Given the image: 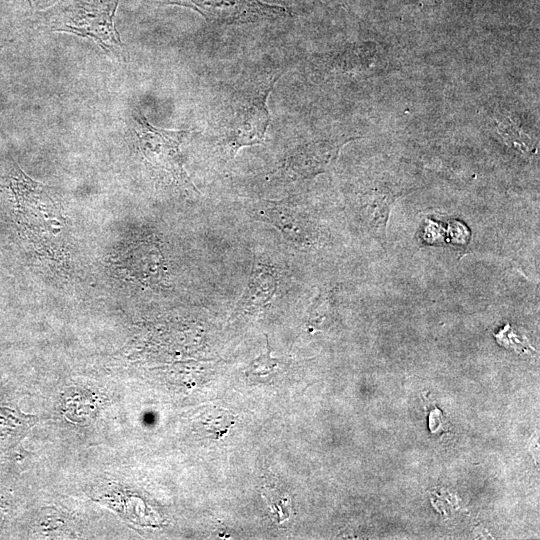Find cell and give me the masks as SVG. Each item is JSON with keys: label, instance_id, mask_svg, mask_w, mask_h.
Instances as JSON below:
<instances>
[{"label": "cell", "instance_id": "obj_6", "mask_svg": "<svg viewBox=\"0 0 540 540\" xmlns=\"http://www.w3.org/2000/svg\"><path fill=\"white\" fill-rule=\"evenodd\" d=\"M349 141L342 137L311 140L292 148L283 165L293 180L310 179L333 167L342 146Z\"/></svg>", "mask_w": 540, "mask_h": 540}, {"label": "cell", "instance_id": "obj_11", "mask_svg": "<svg viewBox=\"0 0 540 540\" xmlns=\"http://www.w3.org/2000/svg\"><path fill=\"white\" fill-rule=\"evenodd\" d=\"M429 428L436 433L442 428V413L439 409H434L429 415Z\"/></svg>", "mask_w": 540, "mask_h": 540}, {"label": "cell", "instance_id": "obj_9", "mask_svg": "<svg viewBox=\"0 0 540 540\" xmlns=\"http://www.w3.org/2000/svg\"><path fill=\"white\" fill-rule=\"evenodd\" d=\"M236 422V415L230 411L212 407L206 409L199 418L202 430L213 439L222 438Z\"/></svg>", "mask_w": 540, "mask_h": 540}, {"label": "cell", "instance_id": "obj_7", "mask_svg": "<svg viewBox=\"0 0 540 540\" xmlns=\"http://www.w3.org/2000/svg\"><path fill=\"white\" fill-rule=\"evenodd\" d=\"M250 215L255 220L277 228L284 238L296 247L304 249L310 245V224L296 208L283 202L262 199L251 206Z\"/></svg>", "mask_w": 540, "mask_h": 540}, {"label": "cell", "instance_id": "obj_12", "mask_svg": "<svg viewBox=\"0 0 540 540\" xmlns=\"http://www.w3.org/2000/svg\"><path fill=\"white\" fill-rule=\"evenodd\" d=\"M36 3H49V2H54V1H57V0H34Z\"/></svg>", "mask_w": 540, "mask_h": 540}, {"label": "cell", "instance_id": "obj_3", "mask_svg": "<svg viewBox=\"0 0 540 540\" xmlns=\"http://www.w3.org/2000/svg\"><path fill=\"white\" fill-rule=\"evenodd\" d=\"M119 0H57L45 14L53 31L93 39L104 50L121 53L123 43L114 25Z\"/></svg>", "mask_w": 540, "mask_h": 540}, {"label": "cell", "instance_id": "obj_10", "mask_svg": "<svg viewBox=\"0 0 540 540\" xmlns=\"http://www.w3.org/2000/svg\"><path fill=\"white\" fill-rule=\"evenodd\" d=\"M267 351L255 358L247 367L246 375L251 378H265L275 374L280 364L279 359L271 356L268 338Z\"/></svg>", "mask_w": 540, "mask_h": 540}, {"label": "cell", "instance_id": "obj_2", "mask_svg": "<svg viewBox=\"0 0 540 540\" xmlns=\"http://www.w3.org/2000/svg\"><path fill=\"white\" fill-rule=\"evenodd\" d=\"M277 77L250 84L235 92L226 105L219 123L218 144L228 159L239 149L264 141L270 122L267 98Z\"/></svg>", "mask_w": 540, "mask_h": 540}, {"label": "cell", "instance_id": "obj_1", "mask_svg": "<svg viewBox=\"0 0 540 540\" xmlns=\"http://www.w3.org/2000/svg\"><path fill=\"white\" fill-rule=\"evenodd\" d=\"M9 178L16 204L17 223L23 235L30 243L49 254L59 251L67 225L56 192L26 175L16 163Z\"/></svg>", "mask_w": 540, "mask_h": 540}, {"label": "cell", "instance_id": "obj_4", "mask_svg": "<svg viewBox=\"0 0 540 540\" xmlns=\"http://www.w3.org/2000/svg\"><path fill=\"white\" fill-rule=\"evenodd\" d=\"M135 133L145 160L155 169L164 171L178 184L197 192L184 169L180 146L191 130H167L151 125L139 113L135 118Z\"/></svg>", "mask_w": 540, "mask_h": 540}, {"label": "cell", "instance_id": "obj_8", "mask_svg": "<svg viewBox=\"0 0 540 540\" xmlns=\"http://www.w3.org/2000/svg\"><path fill=\"white\" fill-rule=\"evenodd\" d=\"M277 288L276 271L266 264L254 262L238 309L246 312L262 309L272 300Z\"/></svg>", "mask_w": 540, "mask_h": 540}, {"label": "cell", "instance_id": "obj_5", "mask_svg": "<svg viewBox=\"0 0 540 540\" xmlns=\"http://www.w3.org/2000/svg\"><path fill=\"white\" fill-rule=\"evenodd\" d=\"M159 3L191 8L207 21L215 23H247L272 20L288 15L282 6L259 0H156Z\"/></svg>", "mask_w": 540, "mask_h": 540}]
</instances>
